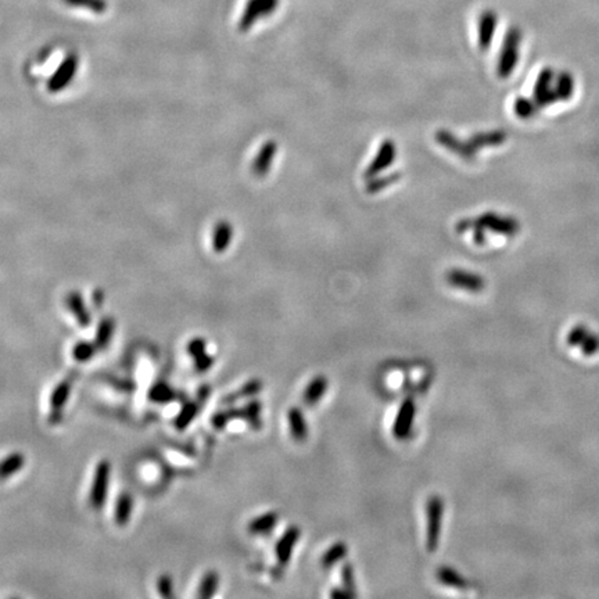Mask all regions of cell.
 Segmentation results:
<instances>
[{
	"label": "cell",
	"mask_w": 599,
	"mask_h": 599,
	"mask_svg": "<svg viewBox=\"0 0 599 599\" xmlns=\"http://www.w3.org/2000/svg\"><path fill=\"white\" fill-rule=\"evenodd\" d=\"M114 331H116L114 318L106 316L100 321L97 331H96V339H94V342H96L99 350H106L109 347V344L114 336Z\"/></svg>",
	"instance_id": "cell-21"
},
{
	"label": "cell",
	"mask_w": 599,
	"mask_h": 599,
	"mask_svg": "<svg viewBox=\"0 0 599 599\" xmlns=\"http://www.w3.org/2000/svg\"><path fill=\"white\" fill-rule=\"evenodd\" d=\"M243 419V408H230L226 411H218L211 418V425L216 430L226 428V425L232 421Z\"/></svg>",
	"instance_id": "cell-26"
},
{
	"label": "cell",
	"mask_w": 599,
	"mask_h": 599,
	"mask_svg": "<svg viewBox=\"0 0 599 599\" xmlns=\"http://www.w3.org/2000/svg\"><path fill=\"white\" fill-rule=\"evenodd\" d=\"M276 152H278V144H276L275 140L265 142L262 144V147L259 149L256 159L253 160L252 172L256 176H258V178L265 176L269 172V170H271V166L273 163V159L276 156Z\"/></svg>",
	"instance_id": "cell-10"
},
{
	"label": "cell",
	"mask_w": 599,
	"mask_h": 599,
	"mask_svg": "<svg viewBox=\"0 0 599 599\" xmlns=\"http://www.w3.org/2000/svg\"><path fill=\"white\" fill-rule=\"evenodd\" d=\"M96 350H99L97 345H96V342H77L74 345V348H73V357L78 362H86V361H89V359L93 358Z\"/></svg>",
	"instance_id": "cell-30"
},
{
	"label": "cell",
	"mask_w": 599,
	"mask_h": 599,
	"mask_svg": "<svg viewBox=\"0 0 599 599\" xmlns=\"http://www.w3.org/2000/svg\"><path fill=\"white\" fill-rule=\"evenodd\" d=\"M416 416V404L412 398H407L398 408L394 425H393V436L397 440H405L411 436Z\"/></svg>",
	"instance_id": "cell-3"
},
{
	"label": "cell",
	"mask_w": 599,
	"mask_h": 599,
	"mask_svg": "<svg viewBox=\"0 0 599 599\" xmlns=\"http://www.w3.org/2000/svg\"><path fill=\"white\" fill-rule=\"evenodd\" d=\"M78 71V58L77 56H68L47 81V90L50 93H58L70 85Z\"/></svg>",
	"instance_id": "cell-4"
},
{
	"label": "cell",
	"mask_w": 599,
	"mask_h": 599,
	"mask_svg": "<svg viewBox=\"0 0 599 599\" xmlns=\"http://www.w3.org/2000/svg\"><path fill=\"white\" fill-rule=\"evenodd\" d=\"M483 228H488L493 232L497 233H504V235H514L516 230V223L511 219L502 218L495 214H484L481 215L478 219H476Z\"/></svg>",
	"instance_id": "cell-13"
},
{
	"label": "cell",
	"mask_w": 599,
	"mask_h": 599,
	"mask_svg": "<svg viewBox=\"0 0 599 599\" xmlns=\"http://www.w3.org/2000/svg\"><path fill=\"white\" fill-rule=\"evenodd\" d=\"M437 580L451 588L455 590H467L468 588V581L464 579L462 574H459L455 569L448 567V566H441L437 570Z\"/></svg>",
	"instance_id": "cell-16"
},
{
	"label": "cell",
	"mask_w": 599,
	"mask_h": 599,
	"mask_svg": "<svg viewBox=\"0 0 599 599\" xmlns=\"http://www.w3.org/2000/svg\"><path fill=\"white\" fill-rule=\"evenodd\" d=\"M447 282L452 288H458L461 290L471 292V293H480L486 286L484 279L480 275H476L469 271H462V269L448 271Z\"/></svg>",
	"instance_id": "cell-6"
},
{
	"label": "cell",
	"mask_w": 599,
	"mask_h": 599,
	"mask_svg": "<svg viewBox=\"0 0 599 599\" xmlns=\"http://www.w3.org/2000/svg\"><path fill=\"white\" fill-rule=\"evenodd\" d=\"M110 476H111V464L107 459L99 461L93 474L92 488L89 494V504L93 510H101L103 505L106 504Z\"/></svg>",
	"instance_id": "cell-1"
},
{
	"label": "cell",
	"mask_w": 599,
	"mask_h": 599,
	"mask_svg": "<svg viewBox=\"0 0 599 599\" xmlns=\"http://www.w3.org/2000/svg\"><path fill=\"white\" fill-rule=\"evenodd\" d=\"M219 586V574L215 570H209L199 586L197 597L202 599L213 598Z\"/></svg>",
	"instance_id": "cell-23"
},
{
	"label": "cell",
	"mask_w": 599,
	"mask_h": 599,
	"mask_svg": "<svg viewBox=\"0 0 599 599\" xmlns=\"http://www.w3.org/2000/svg\"><path fill=\"white\" fill-rule=\"evenodd\" d=\"M66 304H67V307H68L70 312L75 316L77 323H78L81 328H87V326H90V323H92V316H90V312H89V311H87V308H86L84 297H82L80 293H77V292L70 293V295L67 296V299H66Z\"/></svg>",
	"instance_id": "cell-11"
},
{
	"label": "cell",
	"mask_w": 599,
	"mask_h": 599,
	"mask_svg": "<svg viewBox=\"0 0 599 599\" xmlns=\"http://www.w3.org/2000/svg\"><path fill=\"white\" fill-rule=\"evenodd\" d=\"M200 407L202 405H200L199 398H197V401H189V402H186L182 407L180 412L176 415L175 421H173L175 428H178V430H185V428H187L193 422V419L197 416V414L200 411Z\"/></svg>",
	"instance_id": "cell-22"
},
{
	"label": "cell",
	"mask_w": 599,
	"mask_h": 599,
	"mask_svg": "<svg viewBox=\"0 0 599 599\" xmlns=\"http://www.w3.org/2000/svg\"><path fill=\"white\" fill-rule=\"evenodd\" d=\"M278 521H279V514L266 512V514H261V516H258L250 521L249 531H250V534H254V536L268 534L278 524Z\"/></svg>",
	"instance_id": "cell-18"
},
{
	"label": "cell",
	"mask_w": 599,
	"mask_h": 599,
	"mask_svg": "<svg viewBox=\"0 0 599 599\" xmlns=\"http://www.w3.org/2000/svg\"><path fill=\"white\" fill-rule=\"evenodd\" d=\"M288 421H289L292 437L299 443L304 441L308 437V426L301 409L297 407L290 408L288 412Z\"/></svg>",
	"instance_id": "cell-15"
},
{
	"label": "cell",
	"mask_w": 599,
	"mask_h": 599,
	"mask_svg": "<svg viewBox=\"0 0 599 599\" xmlns=\"http://www.w3.org/2000/svg\"><path fill=\"white\" fill-rule=\"evenodd\" d=\"M25 465V457L21 452H13L0 461V480H7Z\"/></svg>",
	"instance_id": "cell-19"
},
{
	"label": "cell",
	"mask_w": 599,
	"mask_h": 599,
	"mask_svg": "<svg viewBox=\"0 0 599 599\" xmlns=\"http://www.w3.org/2000/svg\"><path fill=\"white\" fill-rule=\"evenodd\" d=\"M71 382L63 381L54 387V390L50 394V422L57 424L60 421V414L63 412V408L66 407L70 394H71Z\"/></svg>",
	"instance_id": "cell-9"
},
{
	"label": "cell",
	"mask_w": 599,
	"mask_h": 599,
	"mask_svg": "<svg viewBox=\"0 0 599 599\" xmlns=\"http://www.w3.org/2000/svg\"><path fill=\"white\" fill-rule=\"evenodd\" d=\"M505 139V135L502 132H493V133H477L473 135L469 139V143L474 149H480L484 146H494L501 143Z\"/></svg>",
	"instance_id": "cell-29"
},
{
	"label": "cell",
	"mask_w": 599,
	"mask_h": 599,
	"mask_svg": "<svg viewBox=\"0 0 599 599\" xmlns=\"http://www.w3.org/2000/svg\"><path fill=\"white\" fill-rule=\"evenodd\" d=\"M599 350V339L598 338H595V336H587L586 339H584V344H583V352L586 354V355H593V354H595L597 351Z\"/></svg>",
	"instance_id": "cell-36"
},
{
	"label": "cell",
	"mask_w": 599,
	"mask_h": 599,
	"mask_svg": "<svg viewBox=\"0 0 599 599\" xmlns=\"http://www.w3.org/2000/svg\"><path fill=\"white\" fill-rule=\"evenodd\" d=\"M186 350H187V354L194 359L199 355L207 352V342L203 338H194L187 342Z\"/></svg>",
	"instance_id": "cell-33"
},
{
	"label": "cell",
	"mask_w": 599,
	"mask_h": 599,
	"mask_svg": "<svg viewBox=\"0 0 599 599\" xmlns=\"http://www.w3.org/2000/svg\"><path fill=\"white\" fill-rule=\"evenodd\" d=\"M328 385H329V382L325 376L319 375V376L314 378L304 390V394H302L304 404L308 405V407L316 405L321 401V398L326 394Z\"/></svg>",
	"instance_id": "cell-12"
},
{
	"label": "cell",
	"mask_w": 599,
	"mask_h": 599,
	"mask_svg": "<svg viewBox=\"0 0 599 599\" xmlns=\"http://www.w3.org/2000/svg\"><path fill=\"white\" fill-rule=\"evenodd\" d=\"M157 588L161 597L171 598L173 597V580L170 574H161L157 580Z\"/></svg>",
	"instance_id": "cell-32"
},
{
	"label": "cell",
	"mask_w": 599,
	"mask_h": 599,
	"mask_svg": "<svg viewBox=\"0 0 599 599\" xmlns=\"http://www.w3.org/2000/svg\"><path fill=\"white\" fill-rule=\"evenodd\" d=\"M342 588L351 595V598L357 597V586L354 577V567L351 563H344L342 567Z\"/></svg>",
	"instance_id": "cell-31"
},
{
	"label": "cell",
	"mask_w": 599,
	"mask_h": 599,
	"mask_svg": "<svg viewBox=\"0 0 599 599\" xmlns=\"http://www.w3.org/2000/svg\"><path fill=\"white\" fill-rule=\"evenodd\" d=\"M428 526H426V548L428 552H434L438 547L440 533H441V519L444 512V504L440 495H431L428 498Z\"/></svg>",
	"instance_id": "cell-2"
},
{
	"label": "cell",
	"mask_w": 599,
	"mask_h": 599,
	"mask_svg": "<svg viewBox=\"0 0 599 599\" xmlns=\"http://www.w3.org/2000/svg\"><path fill=\"white\" fill-rule=\"evenodd\" d=\"M132 511H133V498H132V495L129 493L120 494V497L117 500V504H116V512H114L116 523L120 527L127 526L129 520H130Z\"/></svg>",
	"instance_id": "cell-20"
},
{
	"label": "cell",
	"mask_w": 599,
	"mask_h": 599,
	"mask_svg": "<svg viewBox=\"0 0 599 599\" xmlns=\"http://www.w3.org/2000/svg\"><path fill=\"white\" fill-rule=\"evenodd\" d=\"M233 239V228L228 221H219L213 235V249L215 253H223Z\"/></svg>",
	"instance_id": "cell-14"
},
{
	"label": "cell",
	"mask_w": 599,
	"mask_h": 599,
	"mask_svg": "<svg viewBox=\"0 0 599 599\" xmlns=\"http://www.w3.org/2000/svg\"><path fill=\"white\" fill-rule=\"evenodd\" d=\"M262 387H264L262 381H259V379H252L246 385H242L236 393L228 394L222 400V404L229 405V404H233V402H236L239 400H243V398H254L257 394L261 393Z\"/></svg>",
	"instance_id": "cell-17"
},
{
	"label": "cell",
	"mask_w": 599,
	"mask_h": 599,
	"mask_svg": "<svg viewBox=\"0 0 599 599\" xmlns=\"http://www.w3.org/2000/svg\"><path fill=\"white\" fill-rule=\"evenodd\" d=\"M587 336H588L587 331H586L583 326H577V328H574V329L572 331V333L569 335V338H567V342H569L570 345H577V344L583 342V340H584Z\"/></svg>",
	"instance_id": "cell-35"
},
{
	"label": "cell",
	"mask_w": 599,
	"mask_h": 599,
	"mask_svg": "<svg viewBox=\"0 0 599 599\" xmlns=\"http://www.w3.org/2000/svg\"><path fill=\"white\" fill-rule=\"evenodd\" d=\"M300 537H301V531H300L299 527L290 526L283 533V536L279 538V541L276 543L275 557H276V560L280 566H286L290 562L292 554L296 548V544H297Z\"/></svg>",
	"instance_id": "cell-8"
},
{
	"label": "cell",
	"mask_w": 599,
	"mask_h": 599,
	"mask_svg": "<svg viewBox=\"0 0 599 599\" xmlns=\"http://www.w3.org/2000/svg\"><path fill=\"white\" fill-rule=\"evenodd\" d=\"M176 394L171 387L166 383H156L149 391V398L153 402L159 404H167L175 400Z\"/></svg>",
	"instance_id": "cell-28"
},
{
	"label": "cell",
	"mask_w": 599,
	"mask_h": 599,
	"mask_svg": "<svg viewBox=\"0 0 599 599\" xmlns=\"http://www.w3.org/2000/svg\"><path fill=\"white\" fill-rule=\"evenodd\" d=\"M331 597L332 598H351V595L342 587H340V588H333L332 593H331Z\"/></svg>",
	"instance_id": "cell-37"
},
{
	"label": "cell",
	"mask_w": 599,
	"mask_h": 599,
	"mask_svg": "<svg viewBox=\"0 0 599 599\" xmlns=\"http://www.w3.org/2000/svg\"><path fill=\"white\" fill-rule=\"evenodd\" d=\"M347 552H348V547H347V544L345 543H342V541H339V543H336V544H333L325 554H323V557L321 559V564L325 567V569H331V567H333L338 562H340L342 559L345 557L347 555Z\"/></svg>",
	"instance_id": "cell-25"
},
{
	"label": "cell",
	"mask_w": 599,
	"mask_h": 599,
	"mask_svg": "<svg viewBox=\"0 0 599 599\" xmlns=\"http://www.w3.org/2000/svg\"><path fill=\"white\" fill-rule=\"evenodd\" d=\"M395 156H397L395 143L391 139H387V140H385L382 143V146H381L376 157L371 161V164L368 166V168L364 172L365 179L375 178L379 173H382L385 170H387L394 163Z\"/></svg>",
	"instance_id": "cell-5"
},
{
	"label": "cell",
	"mask_w": 599,
	"mask_h": 599,
	"mask_svg": "<svg viewBox=\"0 0 599 599\" xmlns=\"http://www.w3.org/2000/svg\"><path fill=\"white\" fill-rule=\"evenodd\" d=\"M261 411L262 404L258 400H252L243 407V419L253 428H259L262 426L261 421Z\"/></svg>",
	"instance_id": "cell-27"
},
{
	"label": "cell",
	"mask_w": 599,
	"mask_h": 599,
	"mask_svg": "<svg viewBox=\"0 0 599 599\" xmlns=\"http://www.w3.org/2000/svg\"><path fill=\"white\" fill-rule=\"evenodd\" d=\"M193 361H194V369L197 372H200V373H204V372L210 371L213 368V365H214V357L210 355V354H207V352L199 355Z\"/></svg>",
	"instance_id": "cell-34"
},
{
	"label": "cell",
	"mask_w": 599,
	"mask_h": 599,
	"mask_svg": "<svg viewBox=\"0 0 599 599\" xmlns=\"http://www.w3.org/2000/svg\"><path fill=\"white\" fill-rule=\"evenodd\" d=\"M103 304V293L100 295V290H97L96 293H94V305L96 307H100Z\"/></svg>",
	"instance_id": "cell-38"
},
{
	"label": "cell",
	"mask_w": 599,
	"mask_h": 599,
	"mask_svg": "<svg viewBox=\"0 0 599 599\" xmlns=\"http://www.w3.org/2000/svg\"><path fill=\"white\" fill-rule=\"evenodd\" d=\"M436 140L445 149H448L451 153L458 154L461 159L471 161L476 154V149L471 146L469 142H462L459 137L452 135L450 130L440 129L436 132Z\"/></svg>",
	"instance_id": "cell-7"
},
{
	"label": "cell",
	"mask_w": 599,
	"mask_h": 599,
	"mask_svg": "<svg viewBox=\"0 0 599 599\" xmlns=\"http://www.w3.org/2000/svg\"><path fill=\"white\" fill-rule=\"evenodd\" d=\"M400 178H401V173H398V172H393V173L385 175V176H379V175H378V176H375V178L368 179V185H366L365 190H366V193H369V194L381 193L382 190H385V189H387L388 186H391V185H394L395 182H398V180H400Z\"/></svg>",
	"instance_id": "cell-24"
}]
</instances>
